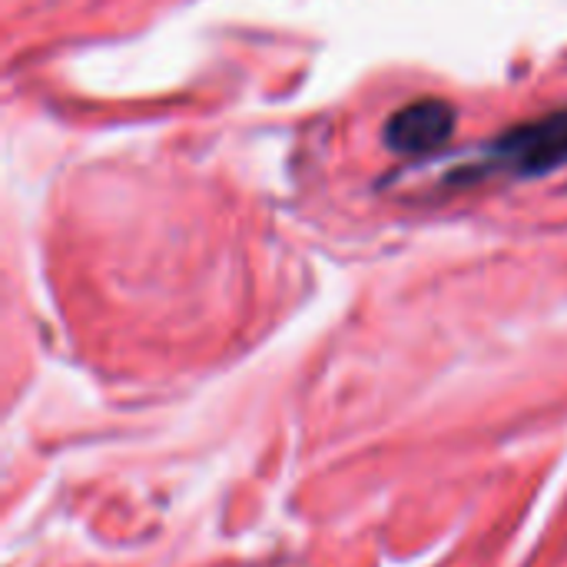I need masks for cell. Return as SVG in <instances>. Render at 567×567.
Masks as SVG:
<instances>
[{
	"instance_id": "obj_2",
	"label": "cell",
	"mask_w": 567,
	"mask_h": 567,
	"mask_svg": "<svg viewBox=\"0 0 567 567\" xmlns=\"http://www.w3.org/2000/svg\"><path fill=\"white\" fill-rule=\"evenodd\" d=\"M455 126H458L455 106L449 100L425 96L399 106L385 120L382 140L395 156H429L455 136Z\"/></svg>"
},
{
	"instance_id": "obj_1",
	"label": "cell",
	"mask_w": 567,
	"mask_h": 567,
	"mask_svg": "<svg viewBox=\"0 0 567 567\" xmlns=\"http://www.w3.org/2000/svg\"><path fill=\"white\" fill-rule=\"evenodd\" d=\"M561 166H567V106L508 126L458 176L462 179H485V176L538 179Z\"/></svg>"
}]
</instances>
